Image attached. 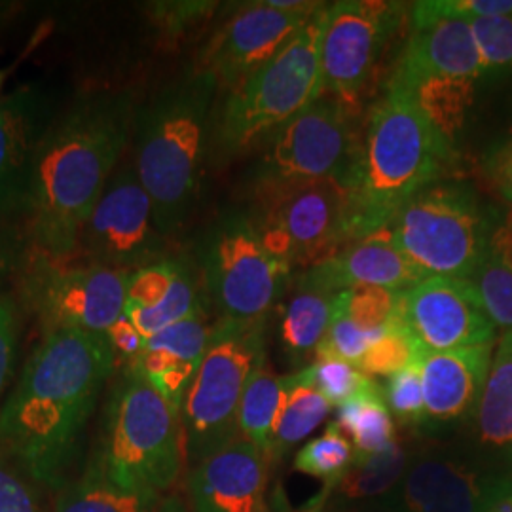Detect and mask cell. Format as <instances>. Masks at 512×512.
Returning a JSON list of instances; mask_svg holds the SVG:
<instances>
[{"mask_svg": "<svg viewBox=\"0 0 512 512\" xmlns=\"http://www.w3.org/2000/svg\"><path fill=\"white\" fill-rule=\"evenodd\" d=\"M181 412L133 368L110 395L99 467L118 486L162 494L181 473Z\"/></svg>", "mask_w": 512, "mask_h": 512, "instance_id": "6", "label": "cell"}, {"mask_svg": "<svg viewBox=\"0 0 512 512\" xmlns=\"http://www.w3.org/2000/svg\"><path fill=\"white\" fill-rule=\"evenodd\" d=\"M129 274L80 258L57 260L25 249L16 281L19 308L46 332H107L124 317Z\"/></svg>", "mask_w": 512, "mask_h": 512, "instance_id": "11", "label": "cell"}, {"mask_svg": "<svg viewBox=\"0 0 512 512\" xmlns=\"http://www.w3.org/2000/svg\"><path fill=\"white\" fill-rule=\"evenodd\" d=\"M213 323L209 306L148 338L137 361V370L177 412L183 410L184 397L202 365L209 346Z\"/></svg>", "mask_w": 512, "mask_h": 512, "instance_id": "23", "label": "cell"}, {"mask_svg": "<svg viewBox=\"0 0 512 512\" xmlns=\"http://www.w3.org/2000/svg\"><path fill=\"white\" fill-rule=\"evenodd\" d=\"M137 99L131 90L76 95L46 129L21 219L27 249L67 260L84 222L131 145Z\"/></svg>", "mask_w": 512, "mask_h": 512, "instance_id": "1", "label": "cell"}, {"mask_svg": "<svg viewBox=\"0 0 512 512\" xmlns=\"http://www.w3.org/2000/svg\"><path fill=\"white\" fill-rule=\"evenodd\" d=\"M0 86H2V74H0Z\"/></svg>", "mask_w": 512, "mask_h": 512, "instance_id": "52", "label": "cell"}, {"mask_svg": "<svg viewBox=\"0 0 512 512\" xmlns=\"http://www.w3.org/2000/svg\"><path fill=\"white\" fill-rule=\"evenodd\" d=\"M414 458L412 450L397 440L389 450L372 458L355 459L351 469L334 486H327L315 503L319 509L334 512L349 511L357 501H374L395 494Z\"/></svg>", "mask_w": 512, "mask_h": 512, "instance_id": "25", "label": "cell"}, {"mask_svg": "<svg viewBox=\"0 0 512 512\" xmlns=\"http://www.w3.org/2000/svg\"><path fill=\"white\" fill-rule=\"evenodd\" d=\"M340 293L323 289L300 274L294 281L293 298L281 319V340L296 361L315 353L329 330Z\"/></svg>", "mask_w": 512, "mask_h": 512, "instance_id": "28", "label": "cell"}, {"mask_svg": "<svg viewBox=\"0 0 512 512\" xmlns=\"http://www.w3.org/2000/svg\"><path fill=\"white\" fill-rule=\"evenodd\" d=\"M0 512H46L35 488L0 461Z\"/></svg>", "mask_w": 512, "mask_h": 512, "instance_id": "44", "label": "cell"}, {"mask_svg": "<svg viewBox=\"0 0 512 512\" xmlns=\"http://www.w3.org/2000/svg\"><path fill=\"white\" fill-rule=\"evenodd\" d=\"M355 461V450L348 437L336 423H330L327 431L308 442L294 458V469L304 475L315 476L334 486L348 473Z\"/></svg>", "mask_w": 512, "mask_h": 512, "instance_id": "34", "label": "cell"}, {"mask_svg": "<svg viewBox=\"0 0 512 512\" xmlns=\"http://www.w3.org/2000/svg\"><path fill=\"white\" fill-rule=\"evenodd\" d=\"M406 4L389 0H342L327 4L321 35V86L351 109L361 97L387 44L403 23Z\"/></svg>", "mask_w": 512, "mask_h": 512, "instance_id": "14", "label": "cell"}, {"mask_svg": "<svg viewBox=\"0 0 512 512\" xmlns=\"http://www.w3.org/2000/svg\"><path fill=\"white\" fill-rule=\"evenodd\" d=\"M361 110L321 95L264 139L253 184L334 179L353 192L363 156Z\"/></svg>", "mask_w": 512, "mask_h": 512, "instance_id": "12", "label": "cell"}, {"mask_svg": "<svg viewBox=\"0 0 512 512\" xmlns=\"http://www.w3.org/2000/svg\"><path fill=\"white\" fill-rule=\"evenodd\" d=\"M387 228L423 277L456 281L475 274L497 230L475 192L458 183L423 188L404 203Z\"/></svg>", "mask_w": 512, "mask_h": 512, "instance_id": "8", "label": "cell"}, {"mask_svg": "<svg viewBox=\"0 0 512 512\" xmlns=\"http://www.w3.org/2000/svg\"><path fill=\"white\" fill-rule=\"evenodd\" d=\"M484 73L512 71V16L471 19Z\"/></svg>", "mask_w": 512, "mask_h": 512, "instance_id": "39", "label": "cell"}, {"mask_svg": "<svg viewBox=\"0 0 512 512\" xmlns=\"http://www.w3.org/2000/svg\"><path fill=\"white\" fill-rule=\"evenodd\" d=\"M486 175L495 190L512 203V137L488 156Z\"/></svg>", "mask_w": 512, "mask_h": 512, "instance_id": "47", "label": "cell"}, {"mask_svg": "<svg viewBox=\"0 0 512 512\" xmlns=\"http://www.w3.org/2000/svg\"><path fill=\"white\" fill-rule=\"evenodd\" d=\"M456 160L448 143L395 80L370 109L353 188V239L385 228L423 188L440 183ZM351 241V239H349Z\"/></svg>", "mask_w": 512, "mask_h": 512, "instance_id": "4", "label": "cell"}, {"mask_svg": "<svg viewBox=\"0 0 512 512\" xmlns=\"http://www.w3.org/2000/svg\"><path fill=\"white\" fill-rule=\"evenodd\" d=\"M167 249L154 203L126 154L84 222L74 256L133 274L169 256Z\"/></svg>", "mask_w": 512, "mask_h": 512, "instance_id": "13", "label": "cell"}, {"mask_svg": "<svg viewBox=\"0 0 512 512\" xmlns=\"http://www.w3.org/2000/svg\"><path fill=\"white\" fill-rule=\"evenodd\" d=\"M116 368L107 334L46 332L0 410V446L38 484L63 490Z\"/></svg>", "mask_w": 512, "mask_h": 512, "instance_id": "2", "label": "cell"}, {"mask_svg": "<svg viewBox=\"0 0 512 512\" xmlns=\"http://www.w3.org/2000/svg\"><path fill=\"white\" fill-rule=\"evenodd\" d=\"M19 344V304L16 296L0 294V393L10 382Z\"/></svg>", "mask_w": 512, "mask_h": 512, "instance_id": "43", "label": "cell"}, {"mask_svg": "<svg viewBox=\"0 0 512 512\" xmlns=\"http://www.w3.org/2000/svg\"><path fill=\"white\" fill-rule=\"evenodd\" d=\"M486 512H512V473L503 471L497 476Z\"/></svg>", "mask_w": 512, "mask_h": 512, "instance_id": "48", "label": "cell"}, {"mask_svg": "<svg viewBox=\"0 0 512 512\" xmlns=\"http://www.w3.org/2000/svg\"><path fill=\"white\" fill-rule=\"evenodd\" d=\"M323 4L304 29L256 73L222 93L211 131V158L228 162L264 141L323 95Z\"/></svg>", "mask_w": 512, "mask_h": 512, "instance_id": "5", "label": "cell"}, {"mask_svg": "<svg viewBox=\"0 0 512 512\" xmlns=\"http://www.w3.org/2000/svg\"><path fill=\"white\" fill-rule=\"evenodd\" d=\"M473 423L476 440L486 452L512 459V332H503L495 344Z\"/></svg>", "mask_w": 512, "mask_h": 512, "instance_id": "26", "label": "cell"}, {"mask_svg": "<svg viewBox=\"0 0 512 512\" xmlns=\"http://www.w3.org/2000/svg\"><path fill=\"white\" fill-rule=\"evenodd\" d=\"M385 404L406 425H423L425 399L421 382V359L389 378L384 389Z\"/></svg>", "mask_w": 512, "mask_h": 512, "instance_id": "40", "label": "cell"}, {"mask_svg": "<svg viewBox=\"0 0 512 512\" xmlns=\"http://www.w3.org/2000/svg\"><path fill=\"white\" fill-rule=\"evenodd\" d=\"M291 393L289 376H275L266 361L256 366L238 408L239 437L249 440L272 463L275 429Z\"/></svg>", "mask_w": 512, "mask_h": 512, "instance_id": "27", "label": "cell"}, {"mask_svg": "<svg viewBox=\"0 0 512 512\" xmlns=\"http://www.w3.org/2000/svg\"><path fill=\"white\" fill-rule=\"evenodd\" d=\"M160 494L118 486L95 463L57 497L55 512H158Z\"/></svg>", "mask_w": 512, "mask_h": 512, "instance_id": "31", "label": "cell"}, {"mask_svg": "<svg viewBox=\"0 0 512 512\" xmlns=\"http://www.w3.org/2000/svg\"><path fill=\"white\" fill-rule=\"evenodd\" d=\"M507 228H509V232H511V239H512V215H511V219H509V222H507Z\"/></svg>", "mask_w": 512, "mask_h": 512, "instance_id": "50", "label": "cell"}, {"mask_svg": "<svg viewBox=\"0 0 512 512\" xmlns=\"http://www.w3.org/2000/svg\"><path fill=\"white\" fill-rule=\"evenodd\" d=\"M302 275L332 293L355 285H376L404 293L425 279L408 262L387 226L344 243L334 255L306 268Z\"/></svg>", "mask_w": 512, "mask_h": 512, "instance_id": "21", "label": "cell"}, {"mask_svg": "<svg viewBox=\"0 0 512 512\" xmlns=\"http://www.w3.org/2000/svg\"><path fill=\"white\" fill-rule=\"evenodd\" d=\"M264 245L294 268H310L353 239V194L334 179L253 184L249 207Z\"/></svg>", "mask_w": 512, "mask_h": 512, "instance_id": "10", "label": "cell"}, {"mask_svg": "<svg viewBox=\"0 0 512 512\" xmlns=\"http://www.w3.org/2000/svg\"><path fill=\"white\" fill-rule=\"evenodd\" d=\"M467 283L495 329L512 332V239L507 224L497 226L488 253Z\"/></svg>", "mask_w": 512, "mask_h": 512, "instance_id": "29", "label": "cell"}, {"mask_svg": "<svg viewBox=\"0 0 512 512\" xmlns=\"http://www.w3.org/2000/svg\"><path fill=\"white\" fill-rule=\"evenodd\" d=\"M385 334L387 332L359 329L336 306L329 330L313 353L315 361H344L357 366L366 349L374 346Z\"/></svg>", "mask_w": 512, "mask_h": 512, "instance_id": "37", "label": "cell"}, {"mask_svg": "<svg viewBox=\"0 0 512 512\" xmlns=\"http://www.w3.org/2000/svg\"><path fill=\"white\" fill-rule=\"evenodd\" d=\"M391 80L399 82L404 90L412 95L427 122L437 129L448 143L454 145V139L463 128L467 112L475 103V80L439 76H427L408 84L397 78Z\"/></svg>", "mask_w": 512, "mask_h": 512, "instance_id": "32", "label": "cell"}, {"mask_svg": "<svg viewBox=\"0 0 512 512\" xmlns=\"http://www.w3.org/2000/svg\"><path fill=\"white\" fill-rule=\"evenodd\" d=\"M334 423L351 442L355 459L378 456L399 440L395 421L385 404L384 389L378 384L340 406Z\"/></svg>", "mask_w": 512, "mask_h": 512, "instance_id": "30", "label": "cell"}, {"mask_svg": "<svg viewBox=\"0 0 512 512\" xmlns=\"http://www.w3.org/2000/svg\"><path fill=\"white\" fill-rule=\"evenodd\" d=\"M425 353L421 351L410 332L397 321L391 330L380 338L374 346L366 349L365 355L357 363V368L368 376H395L404 368L420 361Z\"/></svg>", "mask_w": 512, "mask_h": 512, "instance_id": "36", "label": "cell"}, {"mask_svg": "<svg viewBox=\"0 0 512 512\" xmlns=\"http://www.w3.org/2000/svg\"><path fill=\"white\" fill-rule=\"evenodd\" d=\"M357 512H406V509H404L403 499L397 490L395 494L385 495V497L366 503L363 507H359Z\"/></svg>", "mask_w": 512, "mask_h": 512, "instance_id": "49", "label": "cell"}, {"mask_svg": "<svg viewBox=\"0 0 512 512\" xmlns=\"http://www.w3.org/2000/svg\"><path fill=\"white\" fill-rule=\"evenodd\" d=\"M501 473L450 452L416 454L399 495L406 512H486Z\"/></svg>", "mask_w": 512, "mask_h": 512, "instance_id": "18", "label": "cell"}, {"mask_svg": "<svg viewBox=\"0 0 512 512\" xmlns=\"http://www.w3.org/2000/svg\"><path fill=\"white\" fill-rule=\"evenodd\" d=\"M54 116L50 95L38 86L0 101V222L21 224L38 147Z\"/></svg>", "mask_w": 512, "mask_h": 512, "instance_id": "17", "label": "cell"}, {"mask_svg": "<svg viewBox=\"0 0 512 512\" xmlns=\"http://www.w3.org/2000/svg\"><path fill=\"white\" fill-rule=\"evenodd\" d=\"M207 306L194 262L181 256L162 260L129 274L124 315L148 340Z\"/></svg>", "mask_w": 512, "mask_h": 512, "instance_id": "19", "label": "cell"}, {"mask_svg": "<svg viewBox=\"0 0 512 512\" xmlns=\"http://www.w3.org/2000/svg\"><path fill=\"white\" fill-rule=\"evenodd\" d=\"M321 6L279 0L247 4L207 42L196 67L213 74L220 92H228L274 59Z\"/></svg>", "mask_w": 512, "mask_h": 512, "instance_id": "15", "label": "cell"}, {"mask_svg": "<svg viewBox=\"0 0 512 512\" xmlns=\"http://www.w3.org/2000/svg\"><path fill=\"white\" fill-rule=\"evenodd\" d=\"M217 10L215 2H152L148 16L165 40H177Z\"/></svg>", "mask_w": 512, "mask_h": 512, "instance_id": "41", "label": "cell"}, {"mask_svg": "<svg viewBox=\"0 0 512 512\" xmlns=\"http://www.w3.org/2000/svg\"><path fill=\"white\" fill-rule=\"evenodd\" d=\"M495 344L425 353L421 382L425 420L429 427H446L473 418L490 374Z\"/></svg>", "mask_w": 512, "mask_h": 512, "instance_id": "22", "label": "cell"}, {"mask_svg": "<svg viewBox=\"0 0 512 512\" xmlns=\"http://www.w3.org/2000/svg\"><path fill=\"white\" fill-rule=\"evenodd\" d=\"M289 382L291 393L275 429L272 461L285 456L298 442L310 437L332 410V404L311 382L308 366L296 374H289Z\"/></svg>", "mask_w": 512, "mask_h": 512, "instance_id": "33", "label": "cell"}, {"mask_svg": "<svg viewBox=\"0 0 512 512\" xmlns=\"http://www.w3.org/2000/svg\"><path fill=\"white\" fill-rule=\"evenodd\" d=\"M414 33L404 48L393 78L404 84L427 78L478 80L484 65L471 23L461 18L412 19Z\"/></svg>", "mask_w": 512, "mask_h": 512, "instance_id": "24", "label": "cell"}, {"mask_svg": "<svg viewBox=\"0 0 512 512\" xmlns=\"http://www.w3.org/2000/svg\"><path fill=\"white\" fill-rule=\"evenodd\" d=\"M25 249L27 241L21 224L0 222V289L8 279H14Z\"/></svg>", "mask_w": 512, "mask_h": 512, "instance_id": "45", "label": "cell"}, {"mask_svg": "<svg viewBox=\"0 0 512 512\" xmlns=\"http://www.w3.org/2000/svg\"><path fill=\"white\" fill-rule=\"evenodd\" d=\"M304 512H334V511H325V509H317V511H311V509H306Z\"/></svg>", "mask_w": 512, "mask_h": 512, "instance_id": "51", "label": "cell"}, {"mask_svg": "<svg viewBox=\"0 0 512 512\" xmlns=\"http://www.w3.org/2000/svg\"><path fill=\"white\" fill-rule=\"evenodd\" d=\"M219 92L215 76L194 67L135 114L131 160L167 239L183 232L202 198Z\"/></svg>", "mask_w": 512, "mask_h": 512, "instance_id": "3", "label": "cell"}, {"mask_svg": "<svg viewBox=\"0 0 512 512\" xmlns=\"http://www.w3.org/2000/svg\"><path fill=\"white\" fill-rule=\"evenodd\" d=\"M105 334L109 338L116 361L122 359V361L128 363V366L133 365L137 361V357L141 355V351L145 348V342H147L139 334V330L131 325V321H129L126 315L120 317Z\"/></svg>", "mask_w": 512, "mask_h": 512, "instance_id": "46", "label": "cell"}, {"mask_svg": "<svg viewBox=\"0 0 512 512\" xmlns=\"http://www.w3.org/2000/svg\"><path fill=\"white\" fill-rule=\"evenodd\" d=\"M311 382L332 406H344L351 399L368 391L376 382L365 376L357 366L344 361H315L308 366Z\"/></svg>", "mask_w": 512, "mask_h": 512, "instance_id": "38", "label": "cell"}, {"mask_svg": "<svg viewBox=\"0 0 512 512\" xmlns=\"http://www.w3.org/2000/svg\"><path fill=\"white\" fill-rule=\"evenodd\" d=\"M196 268L217 319L241 323L266 321L293 277V266L264 245L249 209L226 211L203 230Z\"/></svg>", "mask_w": 512, "mask_h": 512, "instance_id": "7", "label": "cell"}, {"mask_svg": "<svg viewBox=\"0 0 512 512\" xmlns=\"http://www.w3.org/2000/svg\"><path fill=\"white\" fill-rule=\"evenodd\" d=\"M412 19L512 16V0H423L412 4Z\"/></svg>", "mask_w": 512, "mask_h": 512, "instance_id": "42", "label": "cell"}, {"mask_svg": "<svg viewBox=\"0 0 512 512\" xmlns=\"http://www.w3.org/2000/svg\"><path fill=\"white\" fill-rule=\"evenodd\" d=\"M266 321L217 319L202 365L184 397V454L190 465L215 454L239 437L238 408L256 366L266 361Z\"/></svg>", "mask_w": 512, "mask_h": 512, "instance_id": "9", "label": "cell"}, {"mask_svg": "<svg viewBox=\"0 0 512 512\" xmlns=\"http://www.w3.org/2000/svg\"><path fill=\"white\" fill-rule=\"evenodd\" d=\"M266 458L236 437L192 467L188 490L196 512H258L268 480Z\"/></svg>", "mask_w": 512, "mask_h": 512, "instance_id": "20", "label": "cell"}, {"mask_svg": "<svg viewBox=\"0 0 512 512\" xmlns=\"http://www.w3.org/2000/svg\"><path fill=\"white\" fill-rule=\"evenodd\" d=\"M401 293L376 285H355L338 294L336 306L359 329L389 332L399 321Z\"/></svg>", "mask_w": 512, "mask_h": 512, "instance_id": "35", "label": "cell"}, {"mask_svg": "<svg viewBox=\"0 0 512 512\" xmlns=\"http://www.w3.org/2000/svg\"><path fill=\"white\" fill-rule=\"evenodd\" d=\"M399 321L423 353L495 344L497 329L467 281L425 277L401 293Z\"/></svg>", "mask_w": 512, "mask_h": 512, "instance_id": "16", "label": "cell"}]
</instances>
